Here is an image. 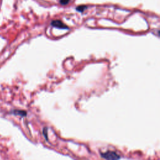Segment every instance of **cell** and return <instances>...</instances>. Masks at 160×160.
<instances>
[{
    "instance_id": "7a4b0ae2",
    "label": "cell",
    "mask_w": 160,
    "mask_h": 160,
    "mask_svg": "<svg viewBox=\"0 0 160 160\" xmlns=\"http://www.w3.org/2000/svg\"><path fill=\"white\" fill-rule=\"evenodd\" d=\"M51 25L52 26H53V27L58 28V29H63V30H65V29L68 30L69 29L68 26L65 24H64L60 20L53 21Z\"/></svg>"
},
{
    "instance_id": "5b68a950",
    "label": "cell",
    "mask_w": 160,
    "mask_h": 160,
    "mask_svg": "<svg viewBox=\"0 0 160 160\" xmlns=\"http://www.w3.org/2000/svg\"><path fill=\"white\" fill-rule=\"evenodd\" d=\"M43 133L44 136L46 138V140L48 141V136H47V133H48V130H47V128H43Z\"/></svg>"
},
{
    "instance_id": "8992f818",
    "label": "cell",
    "mask_w": 160,
    "mask_h": 160,
    "mask_svg": "<svg viewBox=\"0 0 160 160\" xmlns=\"http://www.w3.org/2000/svg\"><path fill=\"white\" fill-rule=\"evenodd\" d=\"M70 0H60V3L62 5H66V4H68V3L70 2Z\"/></svg>"
},
{
    "instance_id": "3957f363",
    "label": "cell",
    "mask_w": 160,
    "mask_h": 160,
    "mask_svg": "<svg viewBox=\"0 0 160 160\" xmlns=\"http://www.w3.org/2000/svg\"><path fill=\"white\" fill-rule=\"evenodd\" d=\"M14 114L15 115H18L20 116H26V112L23 110H15L14 111Z\"/></svg>"
},
{
    "instance_id": "277c9868",
    "label": "cell",
    "mask_w": 160,
    "mask_h": 160,
    "mask_svg": "<svg viewBox=\"0 0 160 160\" xmlns=\"http://www.w3.org/2000/svg\"><path fill=\"white\" fill-rule=\"evenodd\" d=\"M87 8V6H79L76 8V10L78 11V12H81V13H83L84 12V9H86Z\"/></svg>"
},
{
    "instance_id": "6da1fadb",
    "label": "cell",
    "mask_w": 160,
    "mask_h": 160,
    "mask_svg": "<svg viewBox=\"0 0 160 160\" xmlns=\"http://www.w3.org/2000/svg\"><path fill=\"white\" fill-rule=\"evenodd\" d=\"M101 157L106 159H118L120 156L118 155L115 152L113 151H107L106 153H101Z\"/></svg>"
}]
</instances>
